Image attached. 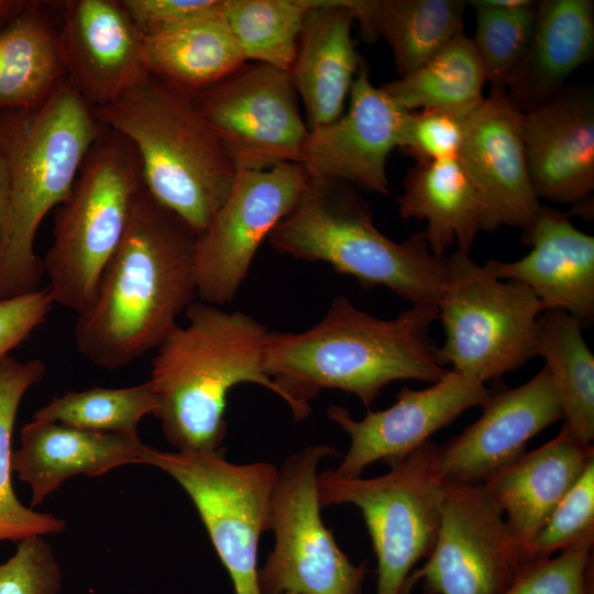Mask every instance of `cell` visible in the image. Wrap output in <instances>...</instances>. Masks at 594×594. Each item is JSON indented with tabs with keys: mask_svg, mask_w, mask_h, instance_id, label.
<instances>
[{
	"mask_svg": "<svg viewBox=\"0 0 594 594\" xmlns=\"http://www.w3.org/2000/svg\"><path fill=\"white\" fill-rule=\"evenodd\" d=\"M196 234L146 190L106 267L91 305L77 315V350L114 371L156 350L197 299Z\"/></svg>",
	"mask_w": 594,
	"mask_h": 594,
	"instance_id": "cell-1",
	"label": "cell"
},
{
	"mask_svg": "<svg viewBox=\"0 0 594 594\" xmlns=\"http://www.w3.org/2000/svg\"><path fill=\"white\" fill-rule=\"evenodd\" d=\"M438 318L437 306L420 305L380 319L337 296L314 327L268 332L265 372L297 421L323 389L353 394L369 409L394 381L436 383L447 374L429 334Z\"/></svg>",
	"mask_w": 594,
	"mask_h": 594,
	"instance_id": "cell-2",
	"label": "cell"
},
{
	"mask_svg": "<svg viewBox=\"0 0 594 594\" xmlns=\"http://www.w3.org/2000/svg\"><path fill=\"white\" fill-rule=\"evenodd\" d=\"M106 127L65 78L41 105L0 116L9 190L0 240V300L40 289L34 250L45 216L65 202Z\"/></svg>",
	"mask_w": 594,
	"mask_h": 594,
	"instance_id": "cell-3",
	"label": "cell"
},
{
	"mask_svg": "<svg viewBox=\"0 0 594 594\" xmlns=\"http://www.w3.org/2000/svg\"><path fill=\"white\" fill-rule=\"evenodd\" d=\"M185 314L187 326H177L152 360L153 415L178 452L215 453L227 435L224 413L232 387L254 383L282 396L265 372L270 331L245 312L200 300Z\"/></svg>",
	"mask_w": 594,
	"mask_h": 594,
	"instance_id": "cell-4",
	"label": "cell"
},
{
	"mask_svg": "<svg viewBox=\"0 0 594 594\" xmlns=\"http://www.w3.org/2000/svg\"><path fill=\"white\" fill-rule=\"evenodd\" d=\"M94 111L131 143L148 194L200 235L228 197L237 168L193 95L146 73Z\"/></svg>",
	"mask_w": 594,
	"mask_h": 594,
	"instance_id": "cell-5",
	"label": "cell"
},
{
	"mask_svg": "<svg viewBox=\"0 0 594 594\" xmlns=\"http://www.w3.org/2000/svg\"><path fill=\"white\" fill-rule=\"evenodd\" d=\"M279 253L324 262L361 287L383 286L413 306L438 307L448 256L433 254L424 232L395 242L374 224L369 202L350 184L308 176L296 206L267 238Z\"/></svg>",
	"mask_w": 594,
	"mask_h": 594,
	"instance_id": "cell-6",
	"label": "cell"
},
{
	"mask_svg": "<svg viewBox=\"0 0 594 594\" xmlns=\"http://www.w3.org/2000/svg\"><path fill=\"white\" fill-rule=\"evenodd\" d=\"M144 188L133 146L106 128L90 147L68 199L54 210L53 243L43 258L54 305L77 315L91 305Z\"/></svg>",
	"mask_w": 594,
	"mask_h": 594,
	"instance_id": "cell-7",
	"label": "cell"
},
{
	"mask_svg": "<svg viewBox=\"0 0 594 594\" xmlns=\"http://www.w3.org/2000/svg\"><path fill=\"white\" fill-rule=\"evenodd\" d=\"M438 449L429 440L377 477L318 473L321 507L352 504L363 515L377 562L375 594H413L414 568L435 547L446 482Z\"/></svg>",
	"mask_w": 594,
	"mask_h": 594,
	"instance_id": "cell-8",
	"label": "cell"
},
{
	"mask_svg": "<svg viewBox=\"0 0 594 594\" xmlns=\"http://www.w3.org/2000/svg\"><path fill=\"white\" fill-rule=\"evenodd\" d=\"M542 311L529 287L503 282L469 253L457 251L448 257L438 302L446 333L438 362L479 384L514 371L537 355Z\"/></svg>",
	"mask_w": 594,
	"mask_h": 594,
	"instance_id": "cell-9",
	"label": "cell"
},
{
	"mask_svg": "<svg viewBox=\"0 0 594 594\" xmlns=\"http://www.w3.org/2000/svg\"><path fill=\"white\" fill-rule=\"evenodd\" d=\"M338 453L308 446L276 470L268 522L275 543L258 569L261 594H363L366 563L354 564L321 518L317 470Z\"/></svg>",
	"mask_w": 594,
	"mask_h": 594,
	"instance_id": "cell-10",
	"label": "cell"
},
{
	"mask_svg": "<svg viewBox=\"0 0 594 594\" xmlns=\"http://www.w3.org/2000/svg\"><path fill=\"white\" fill-rule=\"evenodd\" d=\"M146 464L167 473L191 498L235 594H261L257 548L268 530L277 469L265 462L231 463L222 451L184 453L151 447Z\"/></svg>",
	"mask_w": 594,
	"mask_h": 594,
	"instance_id": "cell-11",
	"label": "cell"
},
{
	"mask_svg": "<svg viewBox=\"0 0 594 594\" xmlns=\"http://www.w3.org/2000/svg\"><path fill=\"white\" fill-rule=\"evenodd\" d=\"M191 95L237 170L300 163L309 128L289 73L244 63Z\"/></svg>",
	"mask_w": 594,
	"mask_h": 594,
	"instance_id": "cell-12",
	"label": "cell"
},
{
	"mask_svg": "<svg viewBox=\"0 0 594 594\" xmlns=\"http://www.w3.org/2000/svg\"><path fill=\"white\" fill-rule=\"evenodd\" d=\"M307 182L299 163L237 170L228 197L196 239L198 300L218 307L234 298L258 246L296 206Z\"/></svg>",
	"mask_w": 594,
	"mask_h": 594,
	"instance_id": "cell-13",
	"label": "cell"
},
{
	"mask_svg": "<svg viewBox=\"0 0 594 594\" xmlns=\"http://www.w3.org/2000/svg\"><path fill=\"white\" fill-rule=\"evenodd\" d=\"M426 563L414 570L424 594H501L521 564L519 546L486 486L444 482L440 525Z\"/></svg>",
	"mask_w": 594,
	"mask_h": 594,
	"instance_id": "cell-14",
	"label": "cell"
},
{
	"mask_svg": "<svg viewBox=\"0 0 594 594\" xmlns=\"http://www.w3.org/2000/svg\"><path fill=\"white\" fill-rule=\"evenodd\" d=\"M490 396L484 384L449 370L428 388L402 387L394 405L383 410L367 409L361 420H355L346 408L330 405L329 418L350 437V448L333 471L344 477H359L376 461L399 462L463 411L483 406Z\"/></svg>",
	"mask_w": 594,
	"mask_h": 594,
	"instance_id": "cell-15",
	"label": "cell"
},
{
	"mask_svg": "<svg viewBox=\"0 0 594 594\" xmlns=\"http://www.w3.org/2000/svg\"><path fill=\"white\" fill-rule=\"evenodd\" d=\"M349 95L345 113L309 129L299 164L310 177L389 195L387 158L400 145L408 111L372 84L369 66L362 59Z\"/></svg>",
	"mask_w": 594,
	"mask_h": 594,
	"instance_id": "cell-16",
	"label": "cell"
},
{
	"mask_svg": "<svg viewBox=\"0 0 594 594\" xmlns=\"http://www.w3.org/2000/svg\"><path fill=\"white\" fill-rule=\"evenodd\" d=\"M482 407L477 420L438 449L437 465L446 481H488L519 459L532 437L563 418L546 365L525 384L491 393Z\"/></svg>",
	"mask_w": 594,
	"mask_h": 594,
	"instance_id": "cell-17",
	"label": "cell"
},
{
	"mask_svg": "<svg viewBox=\"0 0 594 594\" xmlns=\"http://www.w3.org/2000/svg\"><path fill=\"white\" fill-rule=\"evenodd\" d=\"M62 7L66 78L94 110L106 107L147 73L143 35L120 0H67Z\"/></svg>",
	"mask_w": 594,
	"mask_h": 594,
	"instance_id": "cell-18",
	"label": "cell"
},
{
	"mask_svg": "<svg viewBox=\"0 0 594 594\" xmlns=\"http://www.w3.org/2000/svg\"><path fill=\"white\" fill-rule=\"evenodd\" d=\"M521 114L505 87H491L466 118L457 156L483 197L494 230H524L541 207L526 163Z\"/></svg>",
	"mask_w": 594,
	"mask_h": 594,
	"instance_id": "cell-19",
	"label": "cell"
},
{
	"mask_svg": "<svg viewBox=\"0 0 594 594\" xmlns=\"http://www.w3.org/2000/svg\"><path fill=\"white\" fill-rule=\"evenodd\" d=\"M528 173L537 197L581 204L594 190V92L564 87L554 98L521 114Z\"/></svg>",
	"mask_w": 594,
	"mask_h": 594,
	"instance_id": "cell-20",
	"label": "cell"
},
{
	"mask_svg": "<svg viewBox=\"0 0 594 594\" xmlns=\"http://www.w3.org/2000/svg\"><path fill=\"white\" fill-rule=\"evenodd\" d=\"M522 243L531 246L513 262L488 261L495 277L529 287L546 309H562L582 326L594 320V237L576 229L568 217L549 206L540 207L522 230Z\"/></svg>",
	"mask_w": 594,
	"mask_h": 594,
	"instance_id": "cell-21",
	"label": "cell"
},
{
	"mask_svg": "<svg viewBox=\"0 0 594 594\" xmlns=\"http://www.w3.org/2000/svg\"><path fill=\"white\" fill-rule=\"evenodd\" d=\"M20 448L12 451V471L32 492L36 506L69 477L100 476L128 464H146L150 447L138 433L80 429L32 419L20 431Z\"/></svg>",
	"mask_w": 594,
	"mask_h": 594,
	"instance_id": "cell-22",
	"label": "cell"
},
{
	"mask_svg": "<svg viewBox=\"0 0 594 594\" xmlns=\"http://www.w3.org/2000/svg\"><path fill=\"white\" fill-rule=\"evenodd\" d=\"M592 462L593 444L580 441L563 424L549 442L525 452L483 483L520 552Z\"/></svg>",
	"mask_w": 594,
	"mask_h": 594,
	"instance_id": "cell-23",
	"label": "cell"
},
{
	"mask_svg": "<svg viewBox=\"0 0 594 594\" xmlns=\"http://www.w3.org/2000/svg\"><path fill=\"white\" fill-rule=\"evenodd\" d=\"M594 55V1L540 0L526 51L506 90L520 112L539 108Z\"/></svg>",
	"mask_w": 594,
	"mask_h": 594,
	"instance_id": "cell-24",
	"label": "cell"
},
{
	"mask_svg": "<svg viewBox=\"0 0 594 594\" xmlns=\"http://www.w3.org/2000/svg\"><path fill=\"white\" fill-rule=\"evenodd\" d=\"M352 0H318L305 18L289 72L309 129L343 113L360 61L351 38Z\"/></svg>",
	"mask_w": 594,
	"mask_h": 594,
	"instance_id": "cell-25",
	"label": "cell"
},
{
	"mask_svg": "<svg viewBox=\"0 0 594 594\" xmlns=\"http://www.w3.org/2000/svg\"><path fill=\"white\" fill-rule=\"evenodd\" d=\"M403 187L399 215L426 220L424 235L436 255H444L454 243L458 251L470 253L480 231H494L487 206L458 157L416 163Z\"/></svg>",
	"mask_w": 594,
	"mask_h": 594,
	"instance_id": "cell-26",
	"label": "cell"
},
{
	"mask_svg": "<svg viewBox=\"0 0 594 594\" xmlns=\"http://www.w3.org/2000/svg\"><path fill=\"white\" fill-rule=\"evenodd\" d=\"M465 0H352L367 42L383 37L400 77L414 72L463 30Z\"/></svg>",
	"mask_w": 594,
	"mask_h": 594,
	"instance_id": "cell-27",
	"label": "cell"
},
{
	"mask_svg": "<svg viewBox=\"0 0 594 594\" xmlns=\"http://www.w3.org/2000/svg\"><path fill=\"white\" fill-rule=\"evenodd\" d=\"M245 62L222 11L143 36L145 70L189 94L213 85Z\"/></svg>",
	"mask_w": 594,
	"mask_h": 594,
	"instance_id": "cell-28",
	"label": "cell"
},
{
	"mask_svg": "<svg viewBox=\"0 0 594 594\" xmlns=\"http://www.w3.org/2000/svg\"><path fill=\"white\" fill-rule=\"evenodd\" d=\"M42 1L0 30V111L43 103L66 78L58 29Z\"/></svg>",
	"mask_w": 594,
	"mask_h": 594,
	"instance_id": "cell-29",
	"label": "cell"
},
{
	"mask_svg": "<svg viewBox=\"0 0 594 594\" xmlns=\"http://www.w3.org/2000/svg\"><path fill=\"white\" fill-rule=\"evenodd\" d=\"M486 74L463 30L435 56L381 88L405 111L439 109L469 117L484 100Z\"/></svg>",
	"mask_w": 594,
	"mask_h": 594,
	"instance_id": "cell-30",
	"label": "cell"
},
{
	"mask_svg": "<svg viewBox=\"0 0 594 594\" xmlns=\"http://www.w3.org/2000/svg\"><path fill=\"white\" fill-rule=\"evenodd\" d=\"M537 355L546 361L562 407L564 424L583 443L594 439V355L581 322L562 309L538 319Z\"/></svg>",
	"mask_w": 594,
	"mask_h": 594,
	"instance_id": "cell-31",
	"label": "cell"
},
{
	"mask_svg": "<svg viewBox=\"0 0 594 594\" xmlns=\"http://www.w3.org/2000/svg\"><path fill=\"white\" fill-rule=\"evenodd\" d=\"M46 371L40 359L20 362L7 355L0 361V541L58 534L65 521L52 514L24 506L12 486V433L25 393L42 381Z\"/></svg>",
	"mask_w": 594,
	"mask_h": 594,
	"instance_id": "cell-32",
	"label": "cell"
},
{
	"mask_svg": "<svg viewBox=\"0 0 594 594\" xmlns=\"http://www.w3.org/2000/svg\"><path fill=\"white\" fill-rule=\"evenodd\" d=\"M318 0H224L223 16L245 59L289 73L307 12Z\"/></svg>",
	"mask_w": 594,
	"mask_h": 594,
	"instance_id": "cell-33",
	"label": "cell"
},
{
	"mask_svg": "<svg viewBox=\"0 0 594 594\" xmlns=\"http://www.w3.org/2000/svg\"><path fill=\"white\" fill-rule=\"evenodd\" d=\"M157 407L151 383L124 388L92 387L66 392L40 408L33 419L80 429L124 435L138 433L141 419Z\"/></svg>",
	"mask_w": 594,
	"mask_h": 594,
	"instance_id": "cell-34",
	"label": "cell"
},
{
	"mask_svg": "<svg viewBox=\"0 0 594 594\" xmlns=\"http://www.w3.org/2000/svg\"><path fill=\"white\" fill-rule=\"evenodd\" d=\"M475 10L472 42L491 87H505L520 62L530 38L537 1L530 6L504 9L485 0L468 1Z\"/></svg>",
	"mask_w": 594,
	"mask_h": 594,
	"instance_id": "cell-35",
	"label": "cell"
},
{
	"mask_svg": "<svg viewBox=\"0 0 594 594\" xmlns=\"http://www.w3.org/2000/svg\"><path fill=\"white\" fill-rule=\"evenodd\" d=\"M584 542H594V462L522 549L521 563L548 559L556 552Z\"/></svg>",
	"mask_w": 594,
	"mask_h": 594,
	"instance_id": "cell-36",
	"label": "cell"
},
{
	"mask_svg": "<svg viewBox=\"0 0 594 594\" xmlns=\"http://www.w3.org/2000/svg\"><path fill=\"white\" fill-rule=\"evenodd\" d=\"M593 542L521 563L501 594H592Z\"/></svg>",
	"mask_w": 594,
	"mask_h": 594,
	"instance_id": "cell-37",
	"label": "cell"
},
{
	"mask_svg": "<svg viewBox=\"0 0 594 594\" xmlns=\"http://www.w3.org/2000/svg\"><path fill=\"white\" fill-rule=\"evenodd\" d=\"M466 118L439 109L408 111L399 147L417 164L454 158L463 141Z\"/></svg>",
	"mask_w": 594,
	"mask_h": 594,
	"instance_id": "cell-38",
	"label": "cell"
},
{
	"mask_svg": "<svg viewBox=\"0 0 594 594\" xmlns=\"http://www.w3.org/2000/svg\"><path fill=\"white\" fill-rule=\"evenodd\" d=\"M62 570L43 537L19 542L14 554L0 562V594H59Z\"/></svg>",
	"mask_w": 594,
	"mask_h": 594,
	"instance_id": "cell-39",
	"label": "cell"
},
{
	"mask_svg": "<svg viewBox=\"0 0 594 594\" xmlns=\"http://www.w3.org/2000/svg\"><path fill=\"white\" fill-rule=\"evenodd\" d=\"M143 36L221 12L224 0H120Z\"/></svg>",
	"mask_w": 594,
	"mask_h": 594,
	"instance_id": "cell-40",
	"label": "cell"
},
{
	"mask_svg": "<svg viewBox=\"0 0 594 594\" xmlns=\"http://www.w3.org/2000/svg\"><path fill=\"white\" fill-rule=\"evenodd\" d=\"M53 306L47 288L0 300V361L45 321Z\"/></svg>",
	"mask_w": 594,
	"mask_h": 594,
	"instance_id": "cell-41",
	"label": "cell"
},
{
	"mask_svg": "<svg viewBox=\"0 0 594 594\" xmlns=\"http://www.w3.org/2000/svg\"><path fill=\"white\" fill-rule=\"evenodd\" d=\"M9 190V173L6 152L0 135V240Z\"/></svg>",
	"mask_w": 594,
	"mask_h": 594,
	"instance_id": "cell-42",
	"label": "cell"
},
{
	"mask_svg": "<svg viewBox=\"0 0 594 594\" xmlns=\"http://www.w3.org/2000/svg\"><path fill=\"white\" fill-rule=\"evenodd\" d=\"M32 1L0 0V30L22 14Z\"/></svg>",
	"mask_w": 594,
	"mask_h": 594,
	"instance_id": "cell-43",
	"label": "cell"
},
{
	"mask_svg": "<svg viewBox=\"0 0 594 594\" xmlns=\"http://www.w3.org/2000/svg\"><path fill=\"white\" fill-rule=\"evenodd\" d=\"M486 3L504 8V9H516L530 6L534 1L531 0H485Z\"/></svg>",
	"mask_w": 594,
	"mask_h": 594,
	"instance_id": "cell-44",
	"label": "cell"
},
{
	"mask_svg": "<svg viewBox=\"0 0 594 594\" xmlns=\"http://www.w3.org/2000/svg\"><path fill=\"white\" fill-rule=\"evenodd\" d=\"M286 594H293V593H286Z\"/></svg>",
	"mask_w": 594,
	"mask_h": 594,
	"instance_id": "cell-45",
	"label": "cell"
}]
</instances>
